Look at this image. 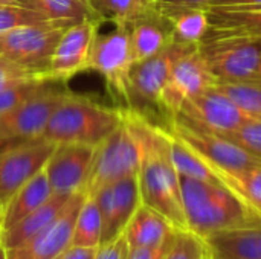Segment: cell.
Wrapping results in <instances>:
<instances>
[{
    "label": "cell",
    "mask_w": 261,
    "mask_h": 259,
    "mask_svg": "<svg viewBox=\"0 0 261 259\" xmlns=\"http://www.w3.org/2000/svg\"><path fill=\"white\" fill-rule=\"evenodd\" d=\"M124 116L142 150L138 172L141 203L162 214L177 231H188L182 203L180 176L171 159L168 130L150 122L130 108H124Z\"/></svg>",
    "instance_id": "6da1fadb"
},
{
    "label": "cell",
    "mask_w": 261,
    "mask_h": 259,
    "mask_svg": "<svg viewBox=\"0 0 261 259\" xmlns=\"http://www.w3.org/2000/svg\"><path fill=\"white\" fill-rule=\"evenodd\" d=\"M187 227L205 240L214 234L261 227V212L222 185L180 177Z\"/></svg>",
    "instance_id": "7a4b0ae2"
},
{
    "label": "cell",
    "mask_w": 261,
    "mask_h": 259,
    "mask_svg": "<svg viewBox=\"0 0 261 259\" xmlns=\"http://www.w3.org/2000/svg\"><path fill=\"white\" fill-rule=\"evenodd\" d=\"M124 121V108H112L73 93L57 107L40 139L58 143L98 147Z\"/></svg>",
    "instance_id": "3957f363"
},
{
    "label": "cell",
    "mask_w": 261,
    "mask_h": 259,
    "mask_svg": "<svg viewBox=\"0 0 261 259\" xmlns=\"http://www.w3.org/2000/svg\"><path fill=\"white\" fill-rule=\"evenodd\" d=\"M75 23L73 20H47L0 32V56L46 76L60 37Z\"/></svg>",
    "instance_id": "277c9868"
},
{
    "label": "cell",
    "mask_w": 261,
    "mask_h": 259,
    "mask_svg": "<svg viewBox=\"0 0 261 259\" xmlns=\"http://www.w3.org/2000/svg\"><path fill=\"white\" fill-rule=\"evenodd\" d=\"M141 159V143L124 116L121 125L96 147L84 192L93 194L99 188L112 185L124 177L138 176Z\"/></svg>",
    "instance_id": "5b68a950"
},
{
    "label": "cell",
    "mask_w": 261,
    "mask_h": 259,
    "mask_svg": "<svg viewBox=\"0 0 261 259\" xmlns=\"http://www.w3.org/2000/svg\"><path fill=\"white\" fill-rule=\"evenodd\" d=\"M135 63L130 26H116L109 34H95L86 69L99 72L110 93L127 108L128 76Z\"/></svg>",
    "instance_id": "8992f818"
},
{
    "label": "cell",
    "mask_w": 261,
    "mask_h": 259,
    "mask_svg": "<svg viewBox=\"0 0 261 259\" xmlns=\"http://www.w3.org/2000/svg\"><path fill=\"white\" fill-rule=\"evenodd\" d=\"M190 46L173 41L159 53L135 63L128 76L127 108L139 113L145 119L148 113H162V93L168 81L171 66L180 52Z\"/></svg>",
    "instance_id": "52a82bcc"
},
{
    "label": "cell",
    "mask_w": 261,
    "mask_h": 259,
    "mask_svg": "<svg viewBox=\"0 0 261 259\" xmlns=\"http://www.w3.org/2000/svg\"><path fill=\"white\" fill-rule=\"evenodd\" d=\"M249 119L252 118L214 85L187 102L171 121L200 133L229 139Z\"/></svg>",
    "instance_id": "ba28073f"
},
{
    "label": "cell",
    "mask_w": 261,
    "mask_h": 259,
    "mask_svg": "<svg viewBox=\"0 0 261 259\" xmlns=\"http://www.w3.org/2000/svg\"><path fill=\"white\" fill-rule=\"evenodd\" d=\"M216 82L217 78L210 69L200 46L185 47L174 60L162 93V110L168 122L187 102L214 87Z\"/></svg>",
    "instance_id": "9c48e42d"
},
{
    "label": "cell",
    "mask_w": 261,
    "mask_h": 259,
    "mask_svg": "<svg viewBox=\"0 0 261 259\" xmlns=\"http://www.w3.org/2000/svg\"><path fill=\"white\" fill-rule=\"evenodd\" d=\"M200 50L217 81H261L260 43L251 40L205 41Z\"/></svg>",
    "instance_id": "30bf717a"
},
{
    "label": "cell",
    "mask_w": 261,
    "mask_h": 259,
    "mask_svg": "<svg viewBox=\"0 0 261 259\" xmlns=\"http://www.w3.org/2000/svg\"><path fill=\"white\" fill-rule=\"evenodd\" d=\"M55 147L54 142L35 137L0 154V202L3 205L44 168Z\"/></svg>",
    "instance_id": "8fae6325"
},
{
    "label": "cell",
    "mask_w": 261,
    "mask_h": 259,
    "mask_svg": "<svg viewBox=\"0 0 261 259\" xmlns=\"http://www.w3.org/2000/svg\"><path fill=\"white\" fill-rule=\"evenodd\" d=\"M96 147L84 143H58L44 165L54 194L84 192L90 177Z\"/></svg>",
    "instance_id": "7c38bea8"
},
{
    "label": "cell",
    "mask_w": 261,
    "mask_h": 259,
    "mask_svg": "<svg viewBox=\"0 0 261 259\" xmlns=\"http://www.w3.org/2000/svg\"><path fill=\"white\" fill-rule=\"evenodd\" d=\"M165 128L177 136L180 140H184L187 145H190L194 151H197L205 160L223 171L242 172L261 163V159L248 153L245 148L228 137L200 133L179 124L177 121H170L168 127Z\"/></svg>",
    "instance_id": "4fadbf2b"
},
{
    "label": "cell",
    "mask_w": 261,
    "mask_h": 259,
    "mask_svg": "<svg viewBox=\"0 0 261 259\" xmlns=\"http://www.w3.org/2000/svg\"><path fill=\"white\" fill-rule=\"evenodd\" d=\"M86 192H75L60 217L26 243L6 249L8 259H54L72 244L75 220Z\"/></svg>",
    "instance_id": "5bb4252c"
},
{
    "label": "cell",
    "mask_w": 261,
    "mask_h": 259,
    "mask_svg": "<svg viewBox=\"0 0 261 259\" xmlns=\"http://www.w3.org/2000/svg\"><path fill=\"white\" fill-rule=\"evenodd\" d=\"M95 197L102 218V243L124 234L132 215L141 205L138 176L124 177L90 194ZM101 243V244H102Z\"/></svg>",
    "instance_id": "9a60e30c"
},
{
    "label": "cell",
    "mask_w": 261,
    "mask_h": 259,
    "mask_svg": "<svg viewBox=\"0 0 261 259\" xmlns=\"http://www.w3.org/2000/svg\"><path fill=\"white\" fill-rule=\"evenodd\" d=\"M70 92L57 89L0 114V139L40 137L49 118Z\"/></svg>",
    "instance_id": "2e32d148"
},
{
    "label": "cell",
    "mask_w": 261,
    "mask_h": 259,
    "mask_svg": "<svg viewBox=\"0 0 261 259\" xmlns=\"http://www.w3.org/2000/svg\"><path fill=\"white\" fill-rule=\"evenodd\" d=\"M95 34L96 23L93 20H84L67 27L54 49L46 76L55 81H66L75 73L86 70Z\"/></svg>",
    "instance_id": "e0dca14e"
},
{
    "label": "cell",
    "mask_w": 261,
    "mask_h": 259,
    "mask_svg": "<svg viewBox=\"0 0 261 259\" xmlns=\"http://www.w3.org/2000/svg\"><path fill=\"white\" fill-rule=\"evenodd\" d=\"M210 31L202 43L219 40L261 41V5L210 6Z\"/></svg>",
    "instance_id": "ac0fdd59"
},
{
    "label": "cell",
    "mask_w": 261,
    "mask_h": 259,
    "mask_svg": "<svg viewBox=\"0 0 261 259\" xmlns=\"http://www.w3.org/2000/svg\"><path fill=\"white\" fill-rule=\"evenodd\" d=\"M176 234L177 229L168 218L144 203L138 206L124 231L130 249L158 247L171 241Z\"/></svg>",
    "instance_id": "d6986e66"
},
{
    "label": "cell",
    "mask_w": 261,
    "mask_h": 259,
    "mask_svg": "<svg viewBox=\"0 0 261 259\" xmlns=\"http://www.w3.org/2000/svg\"><path fill=\"white\" fill-rule=\"evenodd\" d=\"M72 195L73 194H54L46 203L15 223L12 227L2 231L0 243L5 246V249H12L34 238L60 217Z\"/></svg>",
    "instance_id": "ffe728a7"
},
{
    "label": "cell",
    "mask_w": 261,
    "mask_h": 259,
    "mask_svg": "<svg viewBox=\"0 0 261 259\" xmlns=\"http://www.w3.org/2000/svg\"><path fill=\"white\" fill-rule=\"evenodd\" d=\"M52 195H54V191L49 183V179H47L44 169H41L31 180H28L5 203L2 231L12 227L15 223H18L26 215H29L37 208H40L43 203H46Z\"/></svg>",
    "instance_id": "44dd1931"
},
{
    "label": "cell",
    "mask_w": 261,
    "mask_h": 259,
    "mask_svg": "<svg viewBox=\"0 0 261 259\" xmlns=\"http://www.w3.org/2000/svg\"><path fill=\"white\" fill-rule=\"evenodd\" d=\"M203 241L214 259H261V227L219 232Z\"/></svg>",
    "instance_id": "7402d4cb"
},
{
    "label": "cell",
    "mask_w": 261,
    "mask_h": 259,
    "mask_svg": "<svg viewBox=\"0 0 261 259\" xmlns=\"http://www.w3.org/2000/svg\"><path fill=\"white\" fill-rule=\"evenodd\" d=\"M95 20L132 26L148 18H162L158 0H89Z\"/></svg>",
    "instance_id": "603a6c76"
},
{
    "label": "cell",
    "mask_w": 261,
    "mask_h": 259,
    "mask_svg": "<svg viewBox=\"0 0 261 259\" xmlns=\"http://www.w3.org/2000/svg\"><path fill=\"white\" fill-rule=\"evenodd\" d=\"M130 35L136 63L159 53L174 41L171 29L164 18H148L138 21L130 26Z\"/></svg>",
    "instance_id": "cb8c5ba5"
},
{
    "label": "cell",
    "mask_w": 261,
    "mask_h": 259,
    "mask_svg": "<svg viewBox=\"0 0 261 259\" xmlns=\"http://www.w3.org/2000/svg\"><path fill=\"white\" fill-rule=\"evenodd\" d=\"M173 34V40L185 46H200L210 31L208 9H187L162 17Z\"/></svg>",
    "instance_id": "d4e9b609"
},
{
    "label": "cell",
    "mask_w": 261,
    "mask_h": 259,
    "mask_svg": "<svg viewBox=\"0 0 261 259\" xmlns=\"http://www.w3.org/2000/svg\"><path fill=\"white\" fill-rule=\"evenodd\" d=\"M101 243H102L101 212L95 197L86 194L75 220V226L72 232V246L96 249Z\"/></svg>",
    "instance_id": "484cf974"
},
{
    "label": "cell",
    "mask_w": 261,
    "mask_h": 259,
    "mask_svg": "<svg viewBox=\"0 0 261 259\" xmlns=\"http://www.w3.org/2000/svg\"><path fill=\"white\" fill-rule=\"evenodd\" d=\"M20 6L37 11L49 20H95L89 0H18Z\"/></svg>",
    "instance_id": "4316f807"
},
{
    "label": "cell",
    "mask_w": 261,
    "mask_h": 259,
    "mask_svg": "<svg viewBox=\"0 0 261 259\" xmlns=\"http://www.w3.org/2000/svg\"><path fill=\"white\" fill-rule=\"evenodd\" d=\"M208 165L219 177L222 186L229 188L231 191L239 194L245 202H248L252 208L261 212V163L242 172H228L210 162Z\"/></svg>",
    "instance_id": "83f0119b"
},
{
    "label": "cell",
    "mask_w": 261,
    "mask_h": 259,
    "mask_svg": "<svg viewBox=\"0 0 261 259\" xmlns=\"http://www.w3.org/2000/svg\"><path fill=\"white\" fill-rule=\"evenodd\" d=\"M61 82L63 81L49 79L46 76H34L31 79H26L20 84L11 85V87L2 90L0 92V114L24 104L26 101H29L35 96L61 89L60 87Z\"/></svg>",
    "instance_id": "f1b7e54d"
},
{
    "label": "cell",
    "mask_w": 261,
    "mask_h": 259,
    "mask_svg": "<svg viewBox=\"0 0 261 259\" xmlns=\"http://www.w3.org/2000/svg\"><path fill=\"white\" fill-rule=\"evenodd\" d=\"M216 87L231 98L249 118L261 119V81H217Z\"/></svg>",
    "instance_id": "f546056e"
},
{
    "label": "cell",
    "mask_w": 261,
    "mask_h": 259,
    "mask_svg": "<svg viewBox=\"0 0 261 259\" xmlns=\"http://www.w3.org/2000/svg\"><path fill=\"white\" fill-rule=\"evenodd\" d=\"M208 247L205 241L190 231H179L165 259H202Z\"/></svg>",
    "instance_id": "4dcf8cb0"
},
{
    "label": "cell",
    "mask_w": 261,
    "mask_h": 259,
    "mask_svg": "<svg viewBox=\"0 0 261 259\" xmlns=\"http://www.w3.org/2000/svg\"><path fill=\"white\" fill-rule=\"evenodd\" d=\"M47 20L49 18L46 15L23 8L20 5H0V32H6L18 26L35 24Z\"/></svg>",
    "instance_id": "1f68e13d"
},
{
    "label": "cell",
    "mask_w": 261,
    "mask_h": 259,
    "mask_svg": "<svg viewBox=\"0 0 261 259\" xmlns=\"http://www.w3.org/2000/svg\"><path fill=\"white\" fill-rule=\"evenodd\" d=\"M229 139L261 159V119H249Z\"/></svg>",
    "instance_id": "d6a6232c"
},
{
    "label": "cell",
    "mask_w": 261,
    "mask_h": 259,
    "mask_svg": "<svg viewBox=\"0 0 261 259\" xmlns=\"http://www.w3.org/2000/svg\"><path fill=\"white\" fill-rule=\"evenodd\" d=\"M34 76H44V75H40L24 66H20L5 56H0V92L11 85L31 79Z\"/></svg>",
    "instance_id": "836d02e7"
},
{
    "label": "cell",
    "mask_w": 261,
    "mask_h": 259,
    "mask_svg": "<svg viewBox=\"0 0 261 259\" xmlns=\"http://www.w3.org/2000/svg\"><path fill=\"white\" fill-rule=\"evenodd\" d=\"M128 250V243L124 234H121L119 237L99 244L95 250L93 259H127Z\"/></svg>",
    "instance_id": "e575fe53"
},
{
    "label": "cell",
    "mask_w": 261,
    "mask_h": 259,
    "mask_svg": "<svg viewBox=\"0 0 261 259\" xmlns=\"http://www.w3.org/2000/svg\"><path fill=\"white\" fill-rule=\"evenodd\" d=\"M159 3V14L161 17L176 12V11H187V9H208L214 0H158Z\"/></svg>",
    "instance_id": "d590c367"
},
{
    "label": "cell",
    "mask_w": 261,
    "mask_h": 259,
    "mask_svg": "<svg viewBox=\"0 0 261 259\" xmlns=\"http://www.w3.org/2000/svg\"><path fill=\"white\" fill-rule=\"evenodd\" d=\"M173 241H174V238L171 241L162 244V246H158V247H136V249H130L127 259H165V255H167L168 249L171 247Z\"/></svg>",
    "instance_id": "8d00e7d4"
},
{
    "label": "cell",
    "mask_w": 261,
    "mask_h": 259,
    "mask_svg": "<svg viewBox=\"0 0 261 259\" xmlns=\"http://www.w3.org/2000/svg\"><path fill=\"white\" fill-rule=\"evenodd\" d=\"M96 249H89V247H76V246H69L64 249L58 256L54 259H93Z\"/></svg>",
    "instance_id": "74e56055"
},
{
    "label": "cell",
    "mask_w": 261,
    "mask_h": 259,
    "mask_svg": "<svg viewBox=\"0 0 261 259\" xmlns=\"http://www.w3.org/2000/svg\"><path fill=\"white\" fill-rule=\"evenodd\" d=\"M261 0H214L211 6H255Z\"/></svg>",
    "instance_id": "f35d334b"
},
{
    "label": "cell",
    "mask_w": 261,
    "mask_h": 259,
    "mask_svg": "<svg viewBox=\"0 0 261 259\" xmlns=\"http://www.w3.org/2000/svg\"><path fill=\"white\" fill-rule=\"evenodd\" d=\"M31 139H0V154Z\"/></svg>",
    "instance_id": "ab89813d"
},
{
    "label": "cell",
    "mask_w": 261,
    "mask_h": 259,
    "mask_svg": "<svg viewBox=\"0 0 261 259\" xmlns=\"http://www.w3.org/2000/svg\"><path fill=\"white\" fill-rule=\"evenodd\" d=\"M0 259H8V255H6V249L5 246L0 243Z\"/></svg>",
    "instance_id": "60d3db41"
},
{
    "label": "cell",
    "mask_w": 261,
    "mask_h": 259,
    "mask_svg": "<svg viewBox=\"0 0 261 259\" xmlns=\"http://www.w3.org/2000/svg\"><path fill=\"white\" fill-rule=\"evenodd\" d=\"M3 211H5V205L0 202V231H2V223H3Z\"/></svg>",
    "instance_id": "b9f144b4"
},
{
    "label": "cell",
    "mask_w": 261,
    "mask_h": 259,
    "mask_svg": "<svg viewBox=\"0 0 261 259\" xmlns=\"http://www.w3.org/2000/svg\"><path fill=\"white\" fill-rule=\"evenodd\" d=\"M18 0H0V5H17Z\"/></svg>",
    "instance_id": "7bdbcfd3"
},
{
    "label": "cell",
    "mask_w": 261,
    "mask_h": 259,
    "mask_svg": "<svg viewBox=\"0 0 261 259\" xmlns=\"http://www.w3.org/2000/svg\"><path fill=\"white\" fill-rule=\"evenodd\" d=\"M202 259H214V256H213V253L210 252V249L206 250V253L203 255V258H202Z\"/></svg>",
    "instance_id": "ee69618b"
},
{
    "label": "cell",
    "mask_w": 261,
    "mask_h": 259,
    "mask_svg": "<svg viewBox=\"0 0 261 259\" xmlns=\"http://www.w3.org/2000/svg\"><path fill=\"white\" fill-rule=\"evenodd\" d=\"M260 43V56H261V41H258Z\"/></svg>",
    "instance_id": "f6af8a7d"
}]
</instances>
